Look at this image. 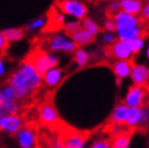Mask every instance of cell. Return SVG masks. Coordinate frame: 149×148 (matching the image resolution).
I'll use <instances>...</instances> for the list:
<instances>
[{"instance_id": "603a6c76", "label": "cell", "mask_w": 149, "mask_h": 148, "mask_svg": "<svg viewBox=\"0 0 149 148\" xmlns=\"http://www.w3.org/2000/svg\"><path fill=\"white\" fill-rule=\"evenodd\" d=\"M74 61L78 64V67H84L88 62V54L84 49H77L74 51Z\"/></svg>"}, {"instance_id": "ac0fdd59", "label": "cell", "mask_w": 149, "mask_h": 148, "mask_svg": "<svg viewBox=\"0 0 149 148\" xmlns=\"http://www.w3.org/2000/svg\"><path fill=\"white\" fill-rule=\"evenodd\" d=\"M127 109L129 107L125 106L124 103H120V105H118L113 113L110 115V120L113 124H120V125H124L125 124V120H126V114H127Z\"/></svg>"}, {"instance_id": "277c9868", "label": "cell", "mask_w": 149, "mask_h": 148, "mask_svg": "<svg viewBox=\"0 0 149 148\" xmlns=\"http://www.w3.org/2000/svg\"><path fill=\"white\" fill-rule=\"evenodd\" d=\"M50 49L54 52L63 51V52H74L77 50V44L67 35L58 34L55 35L50 41Z\"/></svg>"}, {"instance_id": "83f0119b", "label": "cell", "mask_w": 149, "mask_h": 148, "mask_svg": "<svg viewBox=\"0 0 149 148\" xmlns=\"http://www.w3.org/2000/svg\"><path fill=\"white\" fill-rule=\"evenodd\" d=\"M46 17H40V18H38V20H35V21H33V22H31V23L28 24V29L29 31H36V29H40V28H42L46 24Z\"/></svg>"}, {"instance_id": "8fae6325", "label": "cell", "mask_w": 149, "mask_h": 148, "mask_svg": "<svg viewBox=\"0 0 149 148\" xmlns=\"http://www.w3.org/2000/svg\"><path fill=\"white\" fill-rule=\"evenodd\" d=\"M113 22L116 27H127V26H141V21L137 16L126 13L124 11H118L114 13Z\"/></svg>"}, {"instance_id": "7402d4cb", "label": "cell", "mask_w": 149, "mask_h": 148, "mask_svg": "<svg viewBox=\"0 0 149 148\" xmlns=\"http://www.w3.org/2000/svg\"><path fill=\"white\" fill-rule=\"evenodd\" d=\"M131 142V135L126 134V131L120 135H116L113 140V142L110 143L111 148H129Z\"/></svg>"}, {"instance_id": "f546056e", "label": "cell", "mask_w": 149, "mask_h": 148, "mask_svg": "<svg viewBox=\"0 0 149 148\" xmlns=\"http://www.w3.org/2000/svg\"><path fill=\"white\" fill-rule=\"evenodd\" d=\"M91 148H111L110 142H108L107 140H100V141H96Z\"/></svg>"}, {"instance_id": "7a4b0ae2", "label": "cell", "mask_w": 149, "mask_h": 148, "mask_svg": "<svg viewBox=\"0 0 149 148\" xmlns=\"http://www.w3.org/2000/svg\"><path fill=\"white\" fill-rule=\"evenodd\" d=\"M32 64L34 66V68L36 69L40 75H44L49 69L57 67L58 64V57L54 54H45V52H40L36 57H34Z\"/></svg>"}, {"instance_id": "4fadbf2b", "label": "cell", "mask_w": 149, "mask_h": 148, "mask_svg": "<svg viewBox=\"0 0 149 148\" xmlns=\"http://www.w3.org/2000/svg\"><path fill=\"white\" fill-rule=\"evenodd\" d=\"M85 141H86L85 136L74 132V134H67L61 142L65 148H84Z\"/></svg>"}, {"instance_id": "8d00e7d4", "label": "cell", "mask_w": 149, "mask_h": 148, "mask_svg": "<svg viewBox=\"0 0 149 148\" xmlns=\"http://www.w3.org/2000/svg\"><path fill=\"white\" fill-rule=\"evenodd\" d=\"M52 148H65V147L63 146L62 142H55L54 143V147H52Z\"/></svg>"}, {"instance_id": "4dcf8cb0", "label": "cell", "mask_w": 149, "mask_h": 148, "mask_svg": "<svg viewBox=\"0 0 149 148\" xmlns=\"http://www.w3.org/2000/svg\"><path fill=\"white\" fill-rule=\"evenodd\" d=\"M115 35L113 33H110V32H107V33H104L103 35V41L106 43V44H109V45H113V44L115 43Z\"/></svg>"}, {"instance_id": "f35d334b", "label": "cell", "mask_w": 149, "mask_h": 148, "mask_svg": "<svg viewBox=\"0 0 149 148\" xmlns=\"http://www.w3.org/2000/svg\"><path fill=\"white\" fill-rule=\"evenodd\" d=\"M4 114H3V110H1V108H0V118H1Z\"/></svg>"}, {"instance_id": "d6a6232c", "label": "cell", "mask_w": 149, "mask_h": 148, "mask_svg": "<svg viewBox=\"0 0 149 148\" xmlns=\"http://www.w3.org/2000/svg\"><path fill=\"white\" fill-rule=\"evenodd\" d=\"M104 28H106V31H107V32H110V33L115 32V24H114L113 20L107 21L106 23H104Z\"/></svg>"}, {"instance_id": "74e56055", "label": "cell", "mask_w": 149, "mask_h": 148, "mask_svg": "<svg viewBox=\"0 0 149 148\" xmlns=\"http://www.w3.org/2000/svg\"><path fill=\"white\" fill-rule=\"evenodd\" d=\"M57 21L61 22V23H64V16H63V15H59V16L57 17Z\"/></svg>"}, {"instance_id": "484cf974", "label": "cell", "mask_w": 149, "mask_h": 148, "mask_svg": "<svg viewBox=\"0 0 149 148\" xmlns=\"http://www.w3.org/2000/svg\"><path fill=\"white\" fill-rule=\"evenodd\" d=\"M63 28L65 32H68L69 34L77 32L78 29L81 28V22L79 20H74V21H68V22H64Z\"/></svg>"}, {"instance_id": "d590c367", "label": "cell", "mask_w": 149, "mask_h": 148, "mask_svg": "<svg viewBox=\"0 0 149 148\" xmlns=\"http://www.w3.org/2000/svg\"><path fill=\"white\" fill-rule=\"evenodd\" d=\"M5 72H6V67H5V63H4V61L0 58V77H3L4 74H5Z\"/></svg>"}, {"instance_id": "cb8c5ba5", "label": "cell", "mask_w": 149, "mask_h": 148, "mask_svg": "<svg viewBox=\"0 0 149 148\" xmlns=\"http://www.w3.org/2000/svg\"><path fill=\"white\" fill-rule=\"evenodd\" d=\"M81 28H84L86 32H88L91 35L96 36L98 33H100V27L97 23H95V22L90 18H84L83 22H81Z\"/></svg>"}, {"instance_id": "1f68e13d", "label": "cell", "mask_w": 149, "mask_h": 148, "mask_svg": "<svg viewBox=\"0 0 149 148\" xmlns=\"http://www.w3.org/2000/svg\"><path fill=\"white\" fill-rule=\"evenodd\" d=\"M108 9H109V11L115 13L118 11H120V4H119V1H111L108 5Z\"/></svg>"}, {"instance_id": "3957f363", "label": "cell", "mask_w": 149, "mask_h": 148, "mask_svg": "<svg viewBox=\"0 0 149 148\" xmlns=\"http://www.w3.org/2000/svg\"><path fill=\"white\" fill-rule=\"evenodd\" d=\"M61 9L65 15H69L79 21L84 20L87 13L86 5L80 0H64L61 4Z\"/></svg>"}, {"instance_id": "9a60e30c", "label": "cell", "mask_w": 149, "mask_h": 148, "mask_svg": "<svg viewBox=\"0 0 149 148\" xmlns=\"http://www.w3.org/2000/svg\"><path fill=\"white\" fill-rule=\"evenodd\" d=\"M63 77V71L59 69L57 67H54L49 69L45 74H44V81H45V84L50 87H54L56 85H58V83L61 81Z\"/></svg>"}, {"instance_id": "2e32d148", "label": "cell", "mask_w": 149, "mask_h": 148, "mask_svg": "<svg viewBox=\"0 0 149 148\" xmlns=\"http://www.w3.org/2000/svg\"><path fill=\"white\" fill-rule=\"evenodd\" d=\"M132 64L129 61H120L119 60L113 66V72L115 74V77L118 78V81L120 83V80L125 79L126 77L130 75V71H131Z\"/></svg>"}, {"instance_id": "5b68a950", "label": "cell", "mask_w": 149, "mask_h": 148, "mask_svg": "<svg viewBox=\"0 0 149 148\" xmlns=\"http://www.w3.org/2000/svg\"><path fill=\"white\" fill-rule=\"evenodd\" d=\"M22 126H23V120L17 115L4 114L0 118V131H5L9 132V134H16Z\"/></svg>"}, {"instance_id": "e575fe53", "label": "cell", "mask_w": 149, "mask_h": 148, "mask_svg": "<svg viewBox=\"0 0 149 148\" xmlns=\"http://www.w3.org/2000/svg\"><path fill=\"white\" fill-rule=\"evenodd\" d=\"M7 46V41L5 40V38L1 35V33H0V52H1L3 50H5Z\"/></svg>"}, {"instance_id": "8992f818", "label": "cell", "mask_w": 149, "mask_h": 148, "mask_svg": "<svg viewBox=\"0 0 149 148\" xmlns=\"http://www.w3.org/2000/svg\"><path fill=\"white\" fill-rule=\"evenodd\" d=\"M40 120L47 126H57L59 123V117L56 108L51 102H46L40 108Z\"/></svg>"}, {"instance_id": "5bb4252c", "label": "cell", "mask_w": 149, "mask_h": 148, "mask_svg": "<svg viewBox=\"0 0 149 148\" xmlns=\"http://www.w3.org/2000/svg\"><path fill=\"white\" fill-rule=\"evenodd\" d=\"M119 4H120V11L133 15V16H137L141 12V9H142L143 5L142 1H139V0H120Z\"/></svg>"}, {"instance_id": "836d02e7", "label": "cell", "mask_w": 149, "mask_h": 148, "mask_svg": "<svg viewBox=\"0 0 149 148\" xmlns=\"http://www.w3.org/2000/svg\"><path fill=\"white\" fill-rule=\"evenodd\" d=\"M141 12H142L143 18H146V20H148V18H149V4H148V3H147V4H144V5H142V9H141Z\"/></svg>"}, {"instance_id": "9c48e42d", "label": "cell", "mask_w": 149, "mask_h": 148, "mask_svg": "<svg viewBox=\"0 0 149 148\" xmlns=\"http://www.w3.org/2000/svg\"><path fill=\"white\" fill-rule=\"evenodd\" d=\"M110 51H111V55L120 61H129L131 58V56L133 55L131 46H130V43L123 41V40H119L118 43H114Z\"/></svg>"}, {"instance_id": "30bf717a", "label": "cell", "mask_w": 149, "mask_h": 148, "mask_svg": "<svg viewBox=\"0 0 149 148\" xmlns=\"http://www.w3.org/2000/svg\"><path fill=\"white\" fill-rule=\"evenodd\" d=\"M115 32L119 40L127 41L135 38H139L143 34V29L141 26H127V27H116Z\"/></svg>"}, {"instance_id": "44dd1931", "label": "cell", "mask_w": 149, "mask_h": 148, "mask_svg": "<svg viewBox=\"0 0 149 148\" xmlns=\"http://www.w3.org/2000/svg\"><path fill=\"white\" fill-rule=\"evenodd\" d=\"M1 35L4 36L7 43L18 41L24 36V32L22 29H17V28H9V29H4L1 32Z\"/></svg>"}, {"instance_id": "e0dca14e", "label": "cell", "mask_w": 149, "mask_h": 148, "mask_svg": "<svg viewBox=\"0 0 149 148\" xmlns=\"http://www.w3.org/2000/svg\"><path fill=\"white\" fill-rule=\"evenodd\" d=\"M70 39L77 45H87V44H91L95 40V36L91 35L88 32H86L84 28H80L77 32L70 34Z\"/></svg>"}, {"instance_id": "ffe728a7", "label": "cell", "mask_w": 149, "mask_h": 148, "mask_svg": "<svg viewBox=\"0 0 149 148\" xmlns=\"http://www.w3.org/2000/svg\"><path fill=\"white\" fill-rule=\"evenodd\" d=\"M12 101H17L16 97V92L11 87V85H5L0 89V105L6 102H12Z\"/></svg>"}, {"instance_id": "d4e9b609", "label": "cell", "mask_w": 149, "mask_h": 148, "mask_svg": "<svg viewBox=\"0 0 149 148\" xmlns=\"http://www.w3.org/2000/svg\"><path fill=\"white\" fill-rule=\"evenodd\" d=\"M0 108L3 110V114H13L17 115L19 112V105L17 101H12V102H6L0 105Z\"/></svg>"}, {"instance_id": "4316f807", "label": "cell", "mask_w": 149, "mask_h": 148, "mask_svg": "<svg viewBox=\"0 0 149 148\" xmlns=\"http://www.w3.org/2000/svg\"><path fill=\"white\" fill-rule=\"evenodd\" d=\"M130 43V46H131V50L133 54H137L141 50L143 49L144 46V39L142 38V36H139V38H135L132 40H127Z\"/></svg>"}, {"instance_id": "52a82bcc", "label": "cell", "mask_w": 149, "mask_h": 148, "mask_svg": "<svg viewBox=\"0 0 149 148\" xmlns=\"http://www.w3.org/2000/svg\"><path fill=\"white\" fill-rule=\"evenodd\" d=\"M146 97V90L143 86H132L125 97V106L130 107H141L143 106V101Z\"/></svg>"}, {"instance_id": "6da1fadb", "label": "cell", "mask_w": 149, "mask_h": 148, "mask_svg": "<svg viewBox=\"0 0 149 148\" xmlns=\"http://www.w3.org/2000/svg\"><path fill=\"white\" fill-rule=\"evenodd\" d=\"M41 75L32 62H23L10 78V85L16 92L17 100H26L41 84Z\"/></svg>"}, {"instance_id": "7c38bea8", "label": "cell", "mask_w": 149, "mask_h": 148, "mask_svg": "<svg viewBox=\"0 0 149 148\" xmlns=\"http://www.w3.org/2000/svg\"><path fill=\"white\" fill-rule=\"evenodd\" d=\"M130 77L132 78V81L137 86H143L149 77V71L146 66L138 64V66H132L130 71Z\"/></svg>"}, {"instance_id": "f1b7e54d", "label": "cell", "mask_w": 149, "mask_h": 148, "mask_svg": "<svg viewBox=\"0 0 149 148\" xmlns=\"http://www.w3.org/2000/svg\"><path fill=\"white\" fill-rule=\"evenodd\" d=\"M141 110V119H139V125L141 126H144V125L148 123V108L146 106H141L139 107Z\"/></svg>"}, {"instance_id": "ba28073f", "label": "cell", "mask_w": 149, "mask_h": 148, "mask_svg": "<svg viewBox=\"0 0 149 148\" xmlns=\"http://www.w3.org/2000/svg\"><path fill=\"white\" fill-rule=\"evenodd\" d=\"M17 141L21 148H36L38 138L36 134L29 128H21L17 132Z\"/></svg>"}, {"instance_id": "d6986e66", "label": "cell", "mask_w": 149, "mask_h": 148, "mask_svg": "<svg viewBox=\"0 0 149 148\" xmlns=\"http://www.w3.org/2000/svg\"><path fill=\"white\" fill-rule=\"evenodd\" d=\"M139 119H141L139 107H130L127 109V114H126L125 125H127V126H130V128L138 126L139 125Z\"/></svg>"}]
</instances>
